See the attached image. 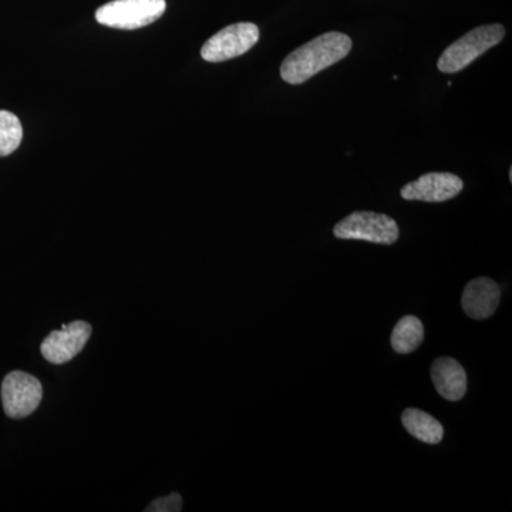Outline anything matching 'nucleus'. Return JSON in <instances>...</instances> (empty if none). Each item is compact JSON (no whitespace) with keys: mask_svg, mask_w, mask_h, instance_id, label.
I'll list each match as a JSON object with an SVG mask.
<instances>
[{"mask_svg":"<svg viewBox=\"0 0 512 512\" xmlns=\"http://www.w3.org/2000/svg\"><path fill=\"white\" fill-rule=\"evenodd\" d=\"M500 299V286L493 279L481 276L468 282L461 296V306L470 318L487 319L497 311Z\"/></svg>","mask_w":512,"mask_h":512,"instance_id":"nucleus-9","label":"nucleus"},{"mask_svg":"<svg viewBox=\"0 0 512 512\" xmlns=\"http://www.w3.org/2000/svg\"><path fill=\"white\" fill-rule=\"evenodd\" d=\"M259 29L254 23H235L210 37L201 49L205 62L221 63L248 53L258 43Z\"/></svg>","mask_w":512,"mask_h":512,"instance_id":"nucleus-5","label":"nucleus"},{"mask_svg":"<svg viewBox=\"0 0 512 512\" xmlns=\"http://www.w3.org/2000/svg\"><path fill=\"white\" fill-rule=\"evenodd\" d=\"M503 25L478 26L444 50L437 67L441 73H457L497 46L504 39Z\"/></svg>","mask_w":512,"mask_h":512,"instance_id":"nucleus-2","label":"nucleus"},{"mask_svg":"<svg viewBox=\"0 0 512 512\" xmlns=\"http://www.w3.org/2000/svg\"><path fill=\"white\" fill-rule=\"evenodd\" d=\"M392 348L400 355H407L420 348L424 340V326L419 318L413 315L404 316L394 326L392 332Z\"/></svg>","mask_w":512,"mask_h":512,"instance_id":"nucleus-12","label":"nucleus"},{"mask_svg":"<svg viewBox=\"0 0 512 512\" xmlns=\"http://www.w3.org/2000/svg\"><path fill=\"white\" fill-rule=\"evenodd\" d=\"M352 50V39L345 33L328 32L293 50L281 66L286 83L302 84L345 59Z\"/></svg>","mask_w":512,"mask_h":512,"instance_id":"nucleus-1","label":"nucleus"},{"mask_svg":"<svg viewBox=\"0 0 512 512\" xmlns=\"http://www.w3.org/2000/svg\"><path fill=\"white\" fill-rule=\"evenodd\" d=\"M431 380L437 393L448 402H458L466 396V370L453 357H440L433 363Z\"/></svg>","mask_w":512,"mask_h":512,"instance_id":"nucleus-10","label":"nucleus"},{"mask_svg":"<svg viewBox=\"0 0 512 512\" xmlns=\"http://www.w3.org/2000/svg\"><path fill=\"white\" fill-rule=\"evenodd\" d=\"M92 336V326L83 320L64 325L62 330H55L42 343V355L53 365H63L74 359L86 346Z\"/></svg>","mask_w":512,"mask_h":512,"instance_id":"nucleus-7","label":"nucleus"},{"mask_svg":"<svg viewBox=\"0 0 512 512\" xmlns=\"http://www.w3.org/2000/svg\"><path fill=\"white\" fill-rule=\"evenodd\" d=\"M463 188V180L456 174L429 173L404 185L400 194L407 201L444 202L456 198Z\"/></svg>","mask_w":512,"mask_h":512,"instance_id":"nucleus-8","label":"nucleus"},{"mask_svg":"<svg viewBox=\"0 0 512 512\" xmlns=\"http://www.w3.org/2000/svg\"><path fill=\"white\" fill-rule=\"evenodd\" d=\"M333 235L339 239H359L372 244L393 245L399 239L400 229L389 215L356 211L335 225Z\"/></svg>","mask_w":512,"mask_h":512,"instance_id":"nucleus-4","label":"nucleus"},{"mask_svg":"<svg viewBox=\"0 0 512 512\" xmlns=\"http://www.w3.org/2000/svg\"><path fill=\"white\" fill-rule=\"evenodd\" d=\"M181 510H183V498L177 493L158 498L146 508L147 512H180Z\"/></svg>","mask_w":512,"mask_h":512,"instance_id":"nucleus-14","label":"nucleus"},{"mask_svg":"<svg viewBox=\"0 0 512 512\" xmlns=\"http://www.w3.org/2000/svg\"><path fill=\"white\" fill-rule=\"evenodd\" d=\"M165 9V0H113L97 9L96 20L107 28L136 30L157 22Z\"/></svg>","mask_w":512,"mask_h":512,"instance_id":"nucleus-3","label":"nucleus"},{"mask_svg":"<svg viewBox=\"0 0 512 512\" xmlns=\"http://www.w3.org/2000/svg\"><path fill=\"white\" fill-rule=\"evenodd\" d=\"M23 138L22 123L10 111L0 110V157H8L18 150Z\"/></svg>","mask_w":512,"mask_h":512,"instance_id":"nucleus-13","label":"nucleus"},{"mask_svg":"<svg viewBox=\"0 0 512 512\" xmlns=\"http://www.w3.org/2000/svg\"><path fill=\"white\" fill-rule=\"evenodd\" d=\"M404 429L409 431L414 439L427 444H439L443 440L444 429L439 420L429 413L419 409H407L402 414Z\"/></svg>","mask_w":512,"mask_h":512,"instance_id":"nucleus-11","label":"nucleus"},{"mask_svg":"<svg viewBox=\"0 0 512 512\" xmlns=\"http://www.w3.org/2000/svg\"><path fill=\"white\" fill-rule=\"evenodd\" d=\"M42 397V383L29 373L15 370L3 379V410L10 419H25L30 416L39 407Z\"/></svg>","mask_w":512,"mask_h":512,"instance_id":"nucleus-6","label":"nucleus"}]
</instances>
